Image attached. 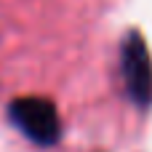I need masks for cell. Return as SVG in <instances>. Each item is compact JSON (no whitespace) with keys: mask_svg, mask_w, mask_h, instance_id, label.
Returning <instances> with one entry per match:
<instances>
[{"mask_svg":"<svg viewBox=\"0 0 152 152\" xmlns=\"http://www.w3.org/2000/svg\"><path fill=\"white\" fill-rule=\"evenodd\" d=\"M123 77L131 99L139 107H147L152 102V64L147 45L142 43L139 35H128L123 45Z\"/></svg>","mask_w":152,"mask_h":152,"instance_id":"cell-2","label":"cell"},{"mask_svg":"<svg viewBox=\"0 0 152 152\" xmlns=\"http://www.w3.org/2000/svg\"><path fill=\"white\" fill-rule=\"evenodd\" d=\"M8 118L29 142H35L40 147H51L61 136L59 112H56V107L48 99H40V96L16 99L8 107Z\"/></svg>","mask_w":152,"mask_h":152,"instance_id":"cell-1","label":"cell"}]
</instances>
